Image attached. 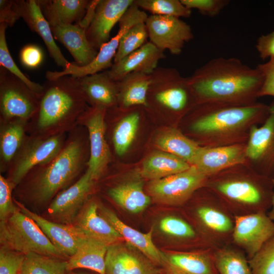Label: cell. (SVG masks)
Returning a JSON list of instances; mask_svg holds the SVG:
<instances>
[{"label":"cell","mask_w":274,"mask_h":274,"mask_svg":"<svg viewBox=\"0 0 274 274\" xmlns=\"http://www.w3.org/2000/svg\"><path fill=\"white\" fill-rule=\"evenodd\" d=\"M197 104L250 105L257 102L262 72L234 57L213 58L187 77Z\"/></svg>","instance_id":"obj_1"},{"label":"cell","mask_w":274,"mask_h":274,"mask_svg":"<svg viewBox=\"0 0 274 274\" xmlns=\"http://www.w3.org/2000/svg\"><path fill=\"white\" fill-rule=\"evenodd\" d=\"M89 158L88 132L84 126L78 125L67 133L55 157L35 166L16 186H19L20 196L38 205L51 202L83 174Z\"/></svg>","instance_id":"obj_2"},{"label":"cell","mask_w":274,"mask_h":274,"mask_svg":"<svg viewBox=\"0 0 274 274\" xmlns=\"http://www.w3.org/2000/svg\"><path fill=\"white\" fill-rule=\"evenodd\" d=\"M190 129L199 136L201 147H215L246 144L251 128L267 119L269 105L257 102L250 105L217 102L197 104Z\"/></svg>","instance_id":"obj_3"},{"label":"cell","mask_w":274,"mask_h":274,"mask_svg":"<svg viewBox=\"0 0 274 274\" xmlns=\"http://www.w3.org/2000/svg\"><path fill=\"white\" fill-rule=\"evenodd\" d=\"M36 113L27 122V134L48 138L66 133L78 126L88 108L79 80L64 76L43 85Z\"/></svg>","instance_id":"obj_4"},{"label":"cell","mask_w":274,"mask_h":274,"mask_svg":"<svg viewBox=\"0 0 274 274\" xmlns=\"http://www.w3.org/2000/svg\"><path fill=\"white\" fill-rule=\"evenodd\" d=\"M205 187L213 192L235 216L266 212L271 208L272 179L257 172L247 163L225 169L210 176Z\"/></svg>","instance_id":"obj_5"},{"label":"cell","mask_w":274,"mask_h":274,"mask_svg":"<svg viewBox=\"0 0 274 274\" xmlns=\"http://www.w3.org/2000/svg\"><path fill=\"white\" fill-rule=\"evenodd\" d=\"M195 96L188 84L174 67H158L150 75L147 105H155L164 110L183 114L196 105Z\"/></svg>","instance_id":"obj_6"},{"label":"cell","mask_w":274,"mask_h":274,"mask_svg":"<svg viewBox=\"0 0 274 274\" xmlns=\"http://www.w3.org/2000/svg\"><path fill=\"white\" fill-rule=\"evenodd\" d=\"M0 243L2 247L24 254L34 252L59 259L65 258L37 224L19 208L0 222Z\"/></svg>","instance_id":"obj_7"},{"label":"cell","mask_w":274,"mask_h":274,"mask_svg":"<svg viewBox=\"0 0 274 274\" xmlns=\"http://www.w3.org/2000/svg\"><path fill=\"white\" fill-rule=\"evenodd\" d=\"M67 136L64 133L40 138L27 134L10 165L7 178L15 188L32 168L55 157L63 147Z\"/></svg>","instance_id":"obj_8"},{"label":"cell","mask_w":274,"mask_h":274,"mask_svg":"<svg viewBox=\"0 0 274 274\" xmlns=\"http://www.w3.org/2000/svg\"><path fill=\"white\" fill-rule=\"evenodd\" d=\"M39 97L21 80L0 67V121L28 122L37 112Z\"/></svg>","instance_id":"obj_9"},{"label":"cell","mask_w":274,"mask_h":274,"mask_svg":"<svg viewBox=\"0 0 274 274\" xmlns=\"http://www.w3.org/2000/svg\"><path fill=\"white\" fill-rule=\"evenodd\" d=\"M208 177L194 165L188 169L159 180L150 181L147 191L155 202L167 206H181L205 186Z\"/></svg>","instance_id":"obj_10"},{"label":"cell","mask_w":274,"mask_h":274,"mask_svg":"<svg viewBox=\"0 0 274 274\" xmlns=\"http://www.w3.org/2000/svg\"><path fill=\"white\" fill-rule=\"evenodd\" d=\"M106 111L100 108L88 107L78 121V125L84 126L88 132L89 158L87 168L96 182L104 176L112 160L106 139Z\"/></svg>","instance_id":"obj_11"},{"label":"cell","mask_w":274,"mask_h":274,"mask_svg":"<svg viewBox=\"0 0 274 274\" xmlns=\"http://www.w3.org/2000/svg\"><path fill=\"white\" fill-rule=\"evenodd\" d=\"M269 115L260 125L251 129L246 143L247 163L259 173L274 178V99Z\"/></svg>","instance_id":"obj_12"},{"label":"cell","mask_w":274,"mask_h":274,"mask_svg":"<svg viewBox=\"0 0 274 274\" xmlns=\"http://www.w3.org/2000/svg\"><path fill=\"white\" fill-rule=\"evenodd\" d=\"M231 238L233 243L252 258L270 239L274 237V221L266 212L234 216Z\"/></svg>","instance_id":"obj_13"},{"label":"cell","mask_w":274,"mask_h":274,"mask_svg":"<svg viewBox=\"0 0 274 274\" xmlns=\"http://www.w3.org/2000/svg\"><path fill=\"white\" fill-rule=\"evenodd\" d=\"M150 42L161 50L180 54L194 36L190 26L179 18L150 15L145 22Z\"/></svg>","instance_id":"obj_14"},{"label":"cell","mask_w":274,"mask_h":274,"mask_svg":"<svg viewBox=\"0 0 274 274\" xmlns=\"http://www.w3.org/2000/svg\"><path fill=\"white\" fill-rule=\"evenodd\" d=\"M134 0H100L94 9L86 29L87 39L99 51L110 39V33Z\"/></svg>","instance_id":"obj_15"},{"label":"cell","mask_w":274,"mask_h":274,"mask_svg":"<svg viewBox=\"0 0 274 274\" xmlns=\"http://www.w3.org/2000/svg\"><path fill=\"white\" fill-rule=\"evenodd\" d=\"M96 182L87 168L77 181L59 192L51 201L48 208L50 215L61 222L71 224Z\"/></svg>","instance_id":"obj_16"},{"label":"cell","mask_w":274,"mask_h":274,"mask_svg":"<svg viewBox=\"0 0 274 274\" xmlns=\"http://www.w3.org/2000/svg\"><path fill=\"white\" fill-rule=\"evenodd\" d=\"M133 248L122 242L109 246L106 274H163L161 267Z\"/></svg>","instance_id":"obj_17"},{"label":"cell","mask_w":274,"mask_h":274,"mask_svg":"<svg viewBox=\"0 0 274 274\" xmlns=\"http://www.w3.org/2000/svg\"><path fill=\"white\" fill-rule=\"evenodd\" d=\"M246 144L207 147L200 146L191 165L209 177L235 165L247 163Z\"/></svg>","instance_id":"obj_18"},{"label":"cell","mask_w":274,"mask_h":274,"mask_svg":"<svg viewBox=\"0 0 274 274\" xmlns=\"http://www.w3.org/2000/svg\"><path fill=\"white\" fill-rule=\"evenodd\" d=\"M13 7L29 28L40 36L56 64L65 68L70 62L64 57L55 42L50 25L43 14L37 1H13Z\"/></svg>","instance_id":"obj_19"},{"label":"cell","mask_w":274,"mask_h":274,"mask_svg":"<svg viewBox=\"0 0 274 274\" xmlns=\"http://www.w3.org/2000/svg\"><path fill=\"white\" fill-rule=\"evenodd\" d=\"M208 189V201L196 209V214L209 234L211 244L219 239L227 238L229 235L232 236L234 218L233 219L231 217L228 209L218 196Z\"/></svg>","instance_id":"obj_20"},{"label":"cell","mask_w":274,"mask_h":274,"mask_svg":"<svg viewBox=\"0 0 274 274\" xmlns=\"http://www.w3.org/2000/svg\"><path fill=\"white\" fill-rule=\"evenodd\" d=\"M15 201L20 211L37 224L52 244L65 257L70 258L75 253L85 236L74 225L48 220L31 212L22 204Z\"/></svg>","instance_id":"obj_21"},{"label":"cell","mask_w":274,"mask_h":274,"mask_svg":"<svg viewBox=\"0 0 274 274\" xmlns=\"http://www.w3.org/2000/svg\"><path fill=\"white\" fill-rule=\"evenodd\" d=\"M98 209L100 215L111 224L127 244L162 267L165 261V254L159 250L153 242V228L147 233L141 232L122 221L110 209L102 205L98 206Z\"/></svg>","instance_id":"obj_22"},{"label":"cell","mask_w":274,"mask_h":274,"mask_svg":"<svg viewBox=\"0 0 274 274\" xmlns=\"http://www.w3.org/2000/svg\"><path fill=\"white\" fill-rule=\"evenodd\" d=\"M98 206L94 201L86 203L76 217L74 225L84 236L108 247L124 240L102 216L98 214Z\"/></svg>","instance_id":"obj_23"},{"label":"cell","mask_w":274,"mask_h":274,"mask_svg":"<svg viewBox=\"0 0 274 274\" xmlns=\"http://www.w3.org/2000/svg\"><path fill=\"white\" fill-rule=\"evenodd\" d=\"M165 57L164 51L151 42H147L136 51L113 63L108 71L110 77L115 81L133 72L151 75L158 67L159 61Z\"/></svg>","instance_id":"obj_24"},{"label":"cell","mask_w":274,"mask_h":274,"mask_svg":"<svg viewBox=\"0 0 274 274\" xmlns=\"http://www.w3.org/2000/svg\"><path fill=\"white\" fill-rule=\"evenodd\" d=\"M50 27L54 39L64 46L77 65H87L96 57L98 51L89 42L86 34V28L80 23Z\"/></svg>","instance_id":"obj_25"},{"label":"cell","mask_w":274,"mask_h":274,"mask_svg":"<svg viewBox=\"0 0 274 274\" xmlns=\"http://www.w3.org/2000/svg\"><path fill=\"white\" fill-rule=\"evenodd\" d=\"M78 80L86 101L91 107L107 110L118 105L117 81L110 77L108 71L88 75Z\"/></svg>","instance_id":"obj_26"},{"label":"cell","mask_w":274,"mask_h":274,"mask_svg":"<svg viewBox=\"0 0 274 274\" xmlns=\"http://www.w3.org/2000/svg\"><path fill=\"white\" fill-rule=\"evenodd\" d=\"M50 26L81 22L90 1L87 0H37Z\"/></svg>","instance_id":"obj_27"},{"label":"cell","mask_w":274,"mask_h":274,"mask_svg":"<svg viewBox=\"0 0 274 274\" xmlns=\"http://www.w3.org/2000/svg\"><path fill=\"white\" fill-rule=\"evenodd\" d=\"M27 122L0 121V172H7L27 135Z\"/></svg>","instance_id":"obj_28"},{"label":"cell","mask_w":274,"mask_h":274,"mask_svg":"<svg viewBox=\"0 0 274 274\" xmlns=\"http://www.w3.org/2000/svg\"><path fill=\"white\" fill-rule=\"evenodd\" d=\"M150 75L133 72L117 81L118 105L121 109L147 105Z\"/></svg>","instance_id":"obj_29"},{"label":"cell","mask_w":274,"mask_h":274,"mask_svg":"<svg viewBox=\"0 0 274 274\" xmlns=\"http://www.w3.org/2000/svg\"><path fill=\"white\" fill-rule=\"evenodd\" d=\"M108 246L84 237L75 253L67 261V270L84 268L106 274L105 259Z\"/></svg>","instance_id":"obj_30"},{"label":"cell","mask_w":274,"mask_h":274,"mask_svg":"<svg viewBox=\"0 0 274 274\" xmlns=\"http://www.w3.org/2000/svg\"><path fill=\"white\" fill-rule=\"evenodd\" d=\"M191 165L174 155L157 151L145 158L141 174L143 178L150 181L159 180L185 171Z\"/></svg>","instance_id":"obj_31"},{"label":"cell","mask_w":274,"mask_h":274,"mask_svg":"<svg viewBox=\"0 0 274 274\" xmlns=\"http://www.w3.org/2000/svg\"><path fill=\"white\" fill-rule=\"evenodd\" d=\"M108 194L121 208L131 213H138L150 204L151 197L143 190V182L132 180L123 182L111 188Z\"/></svg>","instance_id":"obj_32"},{"label":"cell","mask_w":274,"mask_h":274,"mask_svg":"<svg viewBox=\"0 0 274 274\" xmlns=\"http://www.w3.org/2000/svg\"><path fill=\"white\" fill-rule=\"evenodd\" d=\"M155 144L160 151L174 155L190 165L200 147L195 141L176 128H169L160 132Z\"/></svg>","instance_id":"obj_33"},{"label":"cell","mask_w":274,"mask_h":274,"mask_svg":"<svg viewBox=\"0 0 274 274\" xmlns=\"http://www.w3.org/2000/svg\"><path fill=\"white\" fill-rule=\"evenodd\" d=\"M164 254L166 262L187 274H218L211 252Z\"/></svg>","instance_id":"obj_34"},{"label":"cell","mask_w":274,"mask_h":274,"mask_svg":"<svg viewBox=\"0 0 274 274\" xmlns=\"http://www.w3.org/2000/svg\"><path fill=\"white\" fill-rule=\"evenodd\" d=\"M141 114L138 110H132L123 116L114 127L112 141L116 154L124 155L133 142L138 129Z\"/></svg>","instance_id":"obj_35"},{"label":"cell","mask_w":274,"mask_h":274,"mask_svg":"<svg viewBox=\"0 0 274 274\" xmlns=\"http://www.w3.org/2000/svg\"><path fill=\"white\" fill-rule=\"evenodd\" d=\"M218 274H252L247 257L243 252L224 247L213 253Z\"/></svg>","instance_id":"obj_36"},{"label":"cell","mask_w":274,"mask_h":274,"mask_svg":"<svg viewBox=\"0 0 274 274\" xmlns=\"http://www.w3.org/2000/svg\"><path fill=\"white\" fill-rule=\"evenodd\" d=\"M67 261L34 252L26 254L21 272L26 274H66Z\"/></svg>","instance_id":"obj_37"},{"label":"cell","mask_w":274,"mask_h":274,"mask_svg":"<svg viewBox=\"0 0 274 274\" xmlns=\"http://www.w3.org/2000/svg\"><path fill=\"white\" fill-rule=\"evenodd\" d=\"M134 3L142 10L151 15L168 16L180 18H188L191 10L184 6L181 0H134Z\"/></svg>","instance_id":"obj_38"},{"label":"cell","mask_w":274,"mask_h":274,"mask_svg":"<svg viewBox=\"0 0 274 274\" xmlns=\"http://www.w3.org/2000/svg\"><path fill=\"white\" fill-rule=\"evenodd\" d=\"M8 26L0 23V65L24 82L27 86L39 98L43 85L34 82L25 76L17 66L9 52L6 38V31Z\"/></svg>","instance_id":"obj_39"},{"label":"cell","mask_w":274,"mask_h":274,"mask_svg":"<svg viewBox=\"0 0 274 274\" xmlns=\"http://www.w3.org/2000/svg\"><path fill=\"white\" fill-rule=\"evenodd\" d=\"M148 32L145 22L135 24L131 27L122 37L114 58L116 63L136 51L147 41Z\"/></svg>","instance_id":"obj_40"},{"label":"cell","mask_w":274,"mask_h":274,"mask_svg":"<svg viewBox=\"0 0 274 274\" xmlns=\"http://www.w3.org/2000/svg\"><path fill=\"white\" fill-rule=\"evenodd\" d=\"M248 260L252 274H274V237Z\"/></svg>","instance_id":"obj_41"},{"label":"cell","mask_w":274,"mask_h":274,"mask_svg":"<svg viewBox=\"0 0 274 274\" xmlns=\"http://www.w3.org/2000/svg\"><path fill=\"white\" fill-rule=\"evenodd\" d=\"M159 227L163 233L180 239H192L196 236L194 229L190 224L175 216H167L162 218Z\"/></svg>","instance_id":"obj_42"},{"label":"cell","mask_w":274,"mask_h":274,"mask_svg":"<svg viewBox=\"0 0 274 274\" xmlns=\"http://www.w3.org/2000/svg\"><path fill=\"white\" fill-rule=\"evenodd\" d=\"M26 254L4 247L0 249V274H19Z\"/></svg>","instance_id":"obj_43"},{"label":"cell","mask_w":274,"mask_h":274,"mask_svg":"<svg viewBox=\"0 0 274 274\" xmlns=\"http://www.w3.org/2000/svg\"><path fill=\"white\" fill-rule=\"evenodd\" d=\"M14 185L7 178L0 175V220L3 221L15 212L18 208L15 207L12 198Z\"/></svg>","instance_id":"obj_44"},{"label":"cell","mask_w":274,"mask_h":274,"mask_svg":"<svg viewBox=\"0 0 274 274\" xmlns=\"http://www.w3.org/2000/svg\"><path fill=\"white\" fill-rule=\"evenodd\" d=\"M181 2L188 9H197L202 14L209 17L218 15L229 3L227 0H181Z\"/></svg>","instance_id":"obj_45"},{"label":"cell","mask_w":274,"mask_h":274,"mask_svg":"<svg viewBox=\"0 0 274 274\" xmlns=\"http://www.w3.org/2000/svg\"><path fill=\"white\" fill-rule=\"evenodd\" d=\"M19 58L23 65L30 69H34L42 64L44 54L39 46L35 44H28L21 49Z\"/></svg>","instance_id":"obj_46"},{"label":"cell","mask_w":274,"mask_h":274,"mask_svg":"<svg viewBox=\"0 0 274 274\" xmlns=\"http://www.w3.org/2000/svg\"><path fill=\"white\" fill-rule=\"evenodd\" d=\"M262 73L263 82L259 92V97L264 96L274 97V60L257 66Z\"/></svg>","instance_id":"obj_47"},{"label":"cell","mask_w":274,"mask_h":274,"mask_svg":"<svg viewBox=\"0 0 274 274\" xmlns=\"http://www.w3.org/2000/svg\"><path fill=\"white\" fill-rule=\"evenodd\" d=\"M256 48L259 57L264 60H274V31L261 36L257 40Z\"/></svg>","instance_id":"obj_48"},{"label":"cell","mask_w":274,"mask_h":274,"mask_svg":"<svg viewBox=\"0 0 274 274\" xmlns=\"http://www.w3.org/2000/svg\"><path fill=\"white\" fill-rule=\"evenodd\" d=\"M13 1H0V23L12 27L20 17L13 7Z\"/></svg>","instance_id":"obj_49"},{"label":"cell","mask_w":274,"mask_h":274,"mask_svg":"<svg viewBox=\"0 0 274 274\" xmlns=\"http://www.w3.org/2000/svg\"><path fill=\"white\" fill-rule=\"evenodd\" d=\"M161 268L163 274H187L176 268L165 261Z\"/></svg>","instance_id":"obj_50"},{"label":"cell","mask_w":274,"mask_h":274,"mask_svg":"<svg viewBox=\"0 0 274 274\" xmlns=\"http://www.w3.org/2000/svg\"><path fill=\"white\" fill-rule=\"evenodd\" d=\"M273 186V196L272 200V205L271 209L270 211L268 213V216L269 217L274 221V178L272 179Z\"/></svg>","instance_id":"obj_51"},{"label":"cell","mask_w":274,"mask_h":274,"mask_svg":"<svg viewBox=\"0 0 274 274\" xmlns=\"http://www.w3.org/2000/svg\"><path fill=\"white\" fill-rule=\"evenodd\" d=\"M19 274H26V273H23V272H21V273H20Z\"/></svg>","instance_id":"obj_52"},{"label":"cell","mask_w":274,"mask_h":274,"mask_svg":"<svg viewBox=\"0 0 274 274\" xmlns=\"http://www.w3.org/2000/svg\"><path fill=\"white\" fill-rule=\"evenodd\" d=\"M78 274H81V273H78Z\"/></svg>","instance_id":"obj_53"}]
</instances>
